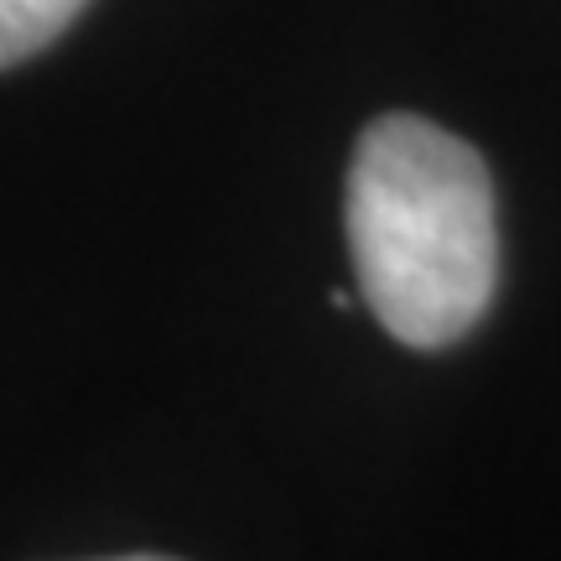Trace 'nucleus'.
Masks as SVG:
<instances>
[{"label": "nucleus", "instance_id": "obj_1", "mask_svg": "<svg viewBox=\"0 0 561 561\" xmlns=\"http://www.w3.org/2000/svg\"><path fill=\"white\" fill-rule=\"evenodd\" d=\"M348 250L369 312L411 348L458 343L494 297L500 224L483 157L421 115H385L348 167Z\"/></svg>", "mask_w": 561, "mask_h": 561}, {"label": "nucleus", "instance_id": "obj_2", "mask_svg": "<svg viewBox=\"0 0 561 561\" xmlns=\"http://www.w3.org/2000/svg\"><path fill=\"white\" fill-rule=\"evenodd\" d=\"M89 0H0V68L42 53Z\"/></svg>", "mask_w": 561, "mask_h": 561}, {"label": "nucleus", "instance_id": "obj_3", "mask_svg": "<svg viewBox=\"0 0 561 561\" xmlns=\"http://www.w3.org/2000/svg\"><path fill=\"white\" fill-rule=\"evenodd\" d=\"M121 561H167V557H121Z\"/></svg>", "mask_w": 561, "mask_h": 561}]
</instances>
